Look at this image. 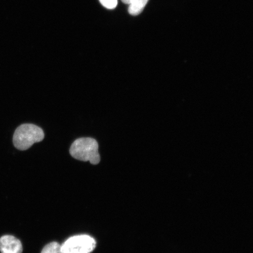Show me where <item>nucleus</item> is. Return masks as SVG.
I'll use <instances>...</instances> for the list:
<instances>
[{"label": "nucleus", "instance_id": "1", "mask_svg": "<svg viewBox=\"0 0 253 253\" xmlns=\"http://www.w3.org/2000/svg\"><path fill=\"white\" fill-rule=\"evenodd\" d=\"M70 154L75 159L89 161L96 165L100 163L99 144L96 140L90 137L80 138L76 140L71 145Z\"/></svg>", "mask_w": 253, "mask_h": 253}, {"label": "nucleus", "instance_id": "2", "mask_svg": "<svg viewBox=\"0 0 253 253\" xmlns=\"http://www.w3.org/2000/svg\"><path fill=\"white\" fill-rule=\"evenodd\" d=\"M45 134L40 126L33 124H24L16 129L13 136V143L16 148L24 151L32 145L42 141Z\"/></svg>", "mask_w": 253, "mask_h": 253}, {"label": "nucleus", "instance_id": "3", "mask_svg": "<svg viewBox=\"0 0 253 253\" xmlns=\"http://www.w3.org/2000/svg\"><path fill=\"white\" fill-rule=\"evenodd\" d=\"M96 246V241L90 236H75L69 238L61 246V253H90Z\"/></svg>", "mask_w": 253, "mask_h": 253}, {"label": "nucleus", "instance_id": "4", "mask_svg": "<svg viewBox=\"0 0 253 253\" xmlns=\"http://www.w3.org/2000/svg\"><path fill=\"white\" fill-rule=\"evenodd\" d=\"M0 252L1 253H22L23 246L20 240L14 236H3L0 238Z\"/></svg>", "mask_w": 253, "mask_h": 253}, {"label": "nucleus", "instance_id": "5", "mask_svg": "<svg viewBox=\"0 0 253 253\" xmlns=\"http://www.w3.org/2000/svg\"><path fill=\"white\" fill-rule=\"evenodd\" d=\"M148 0H131L129 4L128 12L132 15H137L141 13Z\"/></svg>", "mask_w": 253, "mask_h": 253}, {"label": "nucleus", "instance_id": "6", "mask_svg": "<svg viewBox=\"0 0 253 253\" xmlns=\"http://www.w3.org/2000/svg\"><path fill=\"white\" fill-rule=\"evenodd\" d=\"M41 253H62L61 246L56 242L50 243L45 246Z\"/></svg>", "mask_w": 253, "mask_h": 253}, {"label": "nucleus", "instance_id": "7", "mask_svg": "<svg viewBox=\"0 0 253 253\" xmlns=\"http://www.w3.org/2000/svg\"><path fill=\"white\" fill-rule=\"evenodd\" d=\"M101 4L107 9H112L118 5V0H99Z\"/></svg>", "mask_w": 253, "mask_h": 253}, {"label": "nucleus", "instance_id": "8", "mask_svg": "<svg viewBox=\"0 0 253 253\" xmlns=\"http://www.w3.org/2000/svg\"><path fill=\"white\" fill-rule=\"evenodd\" d=\"M122 1H123V2H124L125 4H128V5H129V3H130V2H131V0H122Z\"/></svg>", "mask_w": 253, "mask_h": 253}]
</instances>
